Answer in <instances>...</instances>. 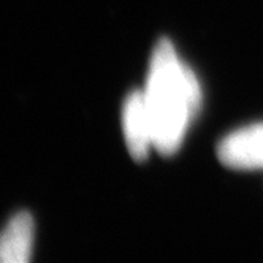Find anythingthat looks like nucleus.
Segmentation results:
<instances>
[{
    "label": "nucleus",
    "mask_w": 263,
    "mask_h": 263,
    "mask_svg": "<svg viewBox=\"0 0 263 263\" xmlns=\"http://www.w3.org/2000/svg\"><path fill=\"white\" fill-rule=\"evenodd\" d=\"M154 132V149L173 156L201 108V86L168 39H160L149 61L141 90Z\"/></svg>",
    "instance_id": "1"
},
{
    "label": "nucleus",
    "mask_w": 263,
    "mask_h": 263,
    "mask_svg": "<svg viewBox=\"0 0 263 263\" xmlns=\"http://www.w3.org/2000/svg\"><path fill=\"white\" fill-rule=\"evenodd\" d=\"M217 157L230 170H263V122L232 132L219 143Z\"/></svg>",
    "instance_id": "2"
},
{
    "label": "nucleus",
    "mask_w": 263,
    "mask_h": 263,
    "mask_svg": "<svg viewBox=\"0 0 263 263\" xmlns=\"http://www.w3.org/2000/svg\"><path fill=\"white\" fill-rule=\"evenodd\" d=\"M122 132L128 154L137 162L146 160L154 149V132L141 90L128 93L124 100Z\"/></svg>",
    "instance_id": "3"
},
{
    "label": "nucleus",
    "mask_w": 263,
    "mask_h": 263,
    "mask_svg": "<svg viewBox=\"0 0 263 263\" xmlns=\"http://www.w3.org/2000/svg\"><path fill=\"white\" fill-rule=\"evenodd\" d=\"M35 223L29 213L14 214L0 233V263H27L32 258Z\"/></svg>",
    "instance_id": "4"
}]
</instances>
